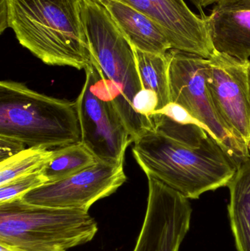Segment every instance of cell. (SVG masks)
I'll return each mask as SVG.
<instances>
[{"mask_svg":"<svg viewBox=\"0 0 250 251\" xmlns=\"http://www.w3.org/2000/svg\"><path fill=\"white\" fill-rule=\"evenodd\" d=\"M82 15L91 57L105 77L114 105L134 142L153 129L151 117L132 107L135 96L143 88L135 50L104 6L82 0Z\"/></svg>","mask_w":250,"mask_h":251,"instance_id":"obj_3","label":"cell"},{"mask_svg":"<svg viewBox=\"0 0 250 251\" xmlns=\"http://www.w3.org/2000/svg\"><path fill=\"white\" fill-rule=\"evenodd\" d=\"M85 71V84L75 101L81 142L98 162H124L126 149L133 139L113 102L104 75L92 57Z\"/></svg>","mask_w":250,"mask_h":251,"instance_id":"obj_6","label":"cell"},{"mask_svg":"<svg viewBox=\"0 0 250 251\" xmlns=\"http://www.w3.org/2000/svg\"><path fill=\"white\" fill-rule=\"evenodd\" d=\"M48 183L42 171L29 174L0 186V203L20 199L28 192Z\"/></svg>","mask_w":250,"mask_h":251,"instance_id":"obj_18","label":"cell"},{"mask_svg":"<svg viewBox=\"0 0 250 251\" xmlns=\"http://www.w3.org/2000/svg\"><path fill=\"white\" fill-rule=\"evenodd\" d=\"M119 1L129 4L157 22L168 37L173 50L205 59L214 54L205 19L194 13L183 0Z\"/></svg>","mask_w":250,"mask_h":251,"instance_id":"obj_11","label":"cell"},{"mask_svg":"<svg viewBox=\"0 0 250 251\" xmlns=\"http://www.w3.org/2000/svg\"><path fill=\"white\" fill-rule=\"evenodd\" d=\"M248 82H249V91L250 100V60L249 63V66H248Z\"/></svg>","mask_w":250,"mask_h":251,"instance_id":"obj_23","label":"cell"},{"mask_svg":"<svg viewBox=\"0 0 250 251\" xmlns=\"http://www.w3.org/2000/svg\"><path fill=\"white\" fill-rule=\"evenodd\" d=\"M96 221L82 209L38 206L21 199L0 203V243L23 251H67L91 241Z\"/></svg>","mask_w":250,"mask_h":251,"instance_id":"obj_5","label":"cell"},{"mask_svg":"<svg viewBox=\"0 0 250 251\" xmlns=\"http://www.w3.org/2000/svg\"><path fill=\"white\" fill-rule=\"evenodd\" d=\"M227 187L228 216L238 251H250V157L242 162Z\"/></svg>","mask_w":250,"mask_h":251,"instance_id":"obj_14","label":"cell"},{"mask_svg":"<svg viewBox=\"0 0 250 251\" xmlns=\"http://www.w3.org/2000/svg\"><path fill=\"white\" fill-rule=\"evenodd\" d=\"M0 251H23L20 250V249H16V248L12 247V246H7L6 244H3V243H0Z\"/></svg>","mask_w":250,"mask_h":251,"instance_id":"obj_22","label":"cell"},{"mask_svg":"<svg viewBox=\"0 0 250 251\" xmlns=\"http://www.w3.org/2000/svg\"><path fill=\"white\" fill-rule=\"evenodd\" d=\"M126 180L124 162H98L68 178L34 189L20 199L38 206L88 212L95 202L115 193Z\"/></svg>","mask_w":250,"mask_h":251,"instance_id":"obj_8","label":"cell"},{"mask_svg":"<svg viewBox=\"0 0 250 251\" xmlns=\"http://www.w3.org/2000/svg\"><path fill=\"white\" fill-rule=\"evenodd\" d=\"M159 99L154 91L142 88L134 97L132 107L135 112L142 116L151 117L157 111Z\"/></svg>","mask_w":250,"mask_h":251,"instance_id":"obj_19","label":"cell"},{"mask_svg":"<svg viewBox=\"0 0 250 251\" xmlns=\"http://www.w3.org/2000/svg\"><path fill=\"white\" fill-rule=\"evenodd\" d=\"M145 219L133 251H179L189 231V199L151 176Z\"/></svg>","mask_w":250,"mask_h":251,"instance_id":"obj_9","label":"cell"},{"mask_svg":"<svg viewBox=\"0 0 250 251\" xmlns=\"http://www.w3.org/2000/svg\"><path fill=\"white\" fill-rule=\"evenodd\" d=\"M134 48L145 52L167 54L171 43L164 29L145 13L119 0H99Z\"/></svg>","mask_w":250,"mask_h":251,"instance_id":"obj_13","label":"cell"},{"mask_svg":"<svg viewBox=\"0 0 250 251\" xmlns=\"http://www.w3.org/2000/svg\"><path fill=\"white\" fill-rule=\"evenodd\" d=\"M0 135L29 147H64L81 142L76 101L54 98L15 81L0 82Z\"/></svg>","mask_w":250,"mask_h":251,"instance_id":"obj_4","label":"cell"},{"mask_svg":"<svg viewBox=\"0 0 250 251\" xmlns=\"http://www.w3.org/2000/svg\"><path fill=\"white\" fill-rule=\"evenodd\" d=\"M134 50L142 87L145 89L154 91L157 94L159 99L157 110H161L170 103L167 53L157 54L135 48Z\"/></svg>","mask_w":250,"mask_h":251,"instance_id":"obj_16","label":"cell"},{"mask_svg":"<svg viewBox=\"0 0 250 251\" xmlns=\"http://www.w3.org/2000/svg\"><path fill=\"white\" fill-rule=\"evenodd\" d=\"M170 102L187 110L241 165L250 157V151L223 122L207 89L205 69L207 59L177 50H169Z\"/></svg>","mask_w":250,"mask_h":251,"instance_id":"obj_7","label":"cell"},{"mask_svg":"<svg viewBox=\"0 0 250 251\" xmlns=\"http://www.w3.org/2000/svg\"><path fill=\"white\" fill-rule=\"evenodd\" d=\"M54 155V150L29 147L0 162V186L42 171Z\"/></svg>","mask_w":250,"mask_h":251,"instance_id":"obj_17","label":"cell"},{"mask_svg":"<svg viewBox=\"0 0 250 251\" xmlns=\"http://www.w3.org/2000/svg\"><path fill=\"white\" fill-rule=\"evenodd\" d=\"M1 23L45 64L82 70L91 63L82 0H1Z\"/></svg>","mask_w":250,"mask_h":251,"instance_id":"obj_2","label":"cell"},{"mask_svg":"<svg viewBox=\"0 0 250 251\" xmlns=\"http://www.w3.org/2000/svg\"><path fill=\"white\" fill-rule=\"evenodd\" d=\"M249 63L214 51L207 59L205 79L217 113L250 151Z\"/></svg>","mask_w":250,"mask_h":251,"instance_id":"obj_10","label":"cell"},{"mask_svg":"<svg viewBox=\"0 0 250 251\" xmlns=\"http://www.w3.org/2000/svg\"><path fill=\"white\" fill-rule=\"evenodd\" d=\"M205 21L215 52L249 61L250 0H220Z\"/></svg>","mask_w":250,"mask_h":251,"instance_id":"obj_12","label":"cell"},{"mask_svg":"<svg viewBox=\"0 0 250 251\" xmlns=\"http://www.w3.org/2000/svg\"><path fill=\"white\" fill-rule=\"evenodd\" d=\"M98 159L82 142L54 150L51 160L43 169L48 183L68 178L98 163Z\"/></svg>","mask_w":250,"mask_h":251,"instance_id":"obj_15","label":"cell"},{"mask_svg":"<svg viewBox=\"0 0 250 251\" xmlns=\"http://www.w3.org/2000/svg\"><path fill=\"white\" fill-rule=\"evenodd\" d=\"M154 128L134 142L132 153L147 176L188 199L227 187L237 162L202 126L164 115L151 116Z\"/></svg>","mask_w":250,"mask_h":251,"instance_id":"obj_1","label":"cell"},{"mask_svg":"<svg viewBox=\"0 0 250 251\" xmlns=\"http://www.w3.org/2000/svg\"><path fill=\"white\" fill-rule=\"evenodd\" d=\"M26 145L16 139L0 135V162L26 149Z\"/></svg>","mask_w":250,"mask_h":251,"instance_id":"obj_21","label":"cell"},{"mask_svg":"<svg viewBox=\"0 0 250 251\" xmlns=\"http://www.w3.org/2000/svg\"><path fill=\"white\" fill-rule=\"evenodd\" d=\"M155 114L164 115L179 123L193 124V125L201 126L204 128L203 125L198 121L189 115L187 110H185L182 106L176 104V103L170 102L161 110L154 112L153 115Z\"/></svg>","mask_w":250,"mask_h":251,"instance_id":"obj_20","label":"cell"}]
</instances>
